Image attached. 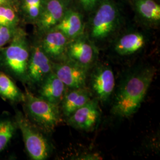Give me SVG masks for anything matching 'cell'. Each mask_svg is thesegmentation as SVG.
<instances>
[{"label": "cell", "instance_id": "cell-1", "mask_svg": "<svg viewBox=\"0 0 160 160\" xmlns=\"http://www.w3.org/2000/svg\"><path fill=\"white\" fill-rule=\"evenodd\" d=\"M155 72L152 67H143L127 75L116 90L111 113L122 118L136 113L154 80Z\"/></svg>", "mask_w": 160, "mask_h": 160}, {"label": "cell", "instance_id": "cell-2", "mask_svg": "<svg viewBox=\"0 0 160 160\" xmlns=\"http://www.w3.org/2000/svg\"><path fill=\"white\" fill-rule=\"evenodd\" d=\"M30 53L26 34L23 29L18 28L11 42L0 49V70L15 81L27 84Z\"/></svg>", "mask_w": 160, "mask_h": 160}, {"label": "cell", "instance_id": "cell-3", "mask_svg": "<svg viewBox=\"0 0 160 160\" xmlns=\"http://www.w3.org/2000/svg\"><path fill=\"white\" fill-rule=\"evenodd\" d=\"M23 101L24 114L36 126L46 133H51L62 122L59 105L38 97L25 88Z\"/></svg>", "mask_w": 160, "mask_h": 160}, {"label": "cell", "instance_id": "cell-4", "mask_svg": "<svg viewBox=\"0 0 160 160\" xmlns=\"http://www.w3.org/2000/svg\"><path fill=\"white\" fill-rule=\"evenodd\" d=\"M14 118L22 137L26 150L31 160H45L51 156L53 147L45 132L33 123L20 110Z\"/></svg>", "mask_w": 160, "mask_h": 160}, {"label": "cell", "instance_id": "cell-5", "mask_svg": "<svg viewBox=\"0 0 160 160\" xmlns=\"http://www.w3.org/2000/svg\"><path fill=\"white\" fill-rule=\"evenodd\" d=\"M98 4L90 27V35L94 41L108 39L115 32L119 23L118 9L112 1L103 0Z\"/></svg>", "mask_w": 160, "mask_h": 160}, {"label": "cell", "instance_id": "cell-6", "mask_svg": "<svg viewBox=\"0 0 160 160\" xmlns=\"http://www.w3.org/2000/svg\"><path fill=\"white\" fill-rule=\"evenodd\" d=\"M52 72L53 61L43 51L40 44L31 46L27 69V84L38 87Z\"/></svg>", "mask_w": 160, "mask_h": 160}, {"label": "cell", "instance_id": "cell-7", "mask_svg": "<svg viewBox=\"0 0 160 160\" xmlns=\"http://www.w3.org/2000/svg\"><path fill=\"white\" fill-rule=\"evenodd\" d=\"M100 118L99 102L96 98H93L68 117L67 123L75 129L92 131L98 125Z\"/></svg>", "mask_w": 160, "mask_h": 160}, {"label": "cell", "instance_id": "cell-8", "mask_svg": "<svg viewBox=\"0 0 160 160\" xmlns=\"http://www.w3.org/2000/svg\"><path fill=\"white\" fill-rule=\"evenodd\" d=\"M92 94L102 103H106L112 96L115 87V78L110 67L102 65L94 69L91 75Z\"/></svg>", "mask_w": 160, "mask_h": 160}, {"label": "cell", "instance_id": "cell-9", "mask_svg": "<svg viewBox=\"0 0 160 160\" xmlns=\"http://www.w3.org/2000/svg\"><path fill=\"white\" fill-rule=\"evenodd\" d=\"M65 55L69 61L87 69L92 67L97 58L95 47L90 40L82 35L69 40Z\"/></svg>", "mask_w": 160, "mask_h": 160}, {"label": "cell", "instance_id": "cell-10", "mask_svg": "<svg viewBox=\"0 0 160 160\" xmlns=\"http://www.w3.org/2000/svg\"><path fill=\"white\" fill-rule=\"evenodd\" d=\"M88 69L74 62H53V72L68 89L86 87Z\"/></svg>", "mask_w": 160, "mask_h": 160}, {"label": "cell", "instance_id": "cell-11", "mask_svg": "<svg viewBox=\"0 0 160 160\" xmlns=\"http://www.w3.org/2000/svg\"><path fill=\"white\" fill-rule=\"evenodd\" d=\"M65 0H45L39 18L36 23L38 30L44 34L53 29L67 11Z\"/></svg>", "mask_w": 160, "mask_h": 160}, {"label": "cell", "instance_id": "cell-12", "mask_svg": "<svg viewBox=\"0 0 160 160\" xmlns=\"http://www.w3.org/2000/svg\"><path fill=\"white\" fill-rule=\"evenodd\" d=\"M40 41L41 48L53 62H59L66 53L68 39L57 30L52 29L44 33Z\"/></svg>", "mask_w": 160, "mask_h": 160}, {"label": "cell", "instance_id": "cell-13", "mask_svg": "<svg viewBox=\"0 0 160 160\" xmlns=\"http://www.w3.org/2000/svg\"><path fill=\"white\" fill-rule=\"evenodd\" d=\"M67 88L57 75L52 72L38 86L37 96L50 103L59 105Z\"/></svg>", "mask_w": 160, "mask_h": 160}, {"label": "cell", "instance_id": "cell-14", "mask_svg": "<svg viewBox=\"0 0 160 160\" xmlns=\"http://www.w3.org/2000/svg\"><path fill=\"white\" fill-rule=\"evenodd\" d=\"M69 90L64 95L60 108L62 113L67 118L92 98L91 90L86 87Z\"/></svg>", "mask_w": 160, "mask_h": 160}, {"label": "cell", "instance_id": "cell-15", "mask_svg": "<svg viewBox=\"0 0 160 160\" xmlns=\"http://www.w3.org/2000/svg\"><path fill=\"white\" fill-rule=\"evenodd\" d=\"M52 29L60 31L69 40L73 39L83 33L82 18L79 12L67 10L62 18Z\"/></svg>", "mask_w": 160, "mask_h": 160}, {"label": "cell", "instance_id": "cell-16", "mask_svg": "<svg viewBox=\"0 0 160 160\" xmlns=\"http://www.w3.org/2000/svg\"><path fill=\"white\" fill-rule=\"evenodd\" d=\"M146 43L143 34L138 32H132L123 35L116 41L114 51L121 56L134 54L143 48Z\"/></svg>", "mask_w": 160, "mask_h": 160}, {"label": "cell", "instance_id": "cell-17", "mask_svg": "<svg viewBox=\"0 0 160 160\" xmlns=\"http://www.w3.org/2000/svg\"><path fill=\"white\" fill-rule=\"evenodd\" d=\"M24 92L17 86L15 80L0 70V97L12 104L22 103L24 100Z\"/></svg>", "mask_w": 160, "mask_h": 160}, {"label": "cell", "instance_id": "cell-18", "mask_svg": "<svg viewBox=\"0 0 160 160\" xmlns=\"http://www.w3.org/2000/svg\"><path fill=\"white\" fill-rule=\"evenodd\" d=\"M18 129L14 117L6 113L0 117V153L8 147Z\"/></svg>", "mask_w": 160, "mask_h": 160}, {"label": "cell", "instance_id": "cell-19", "mask_svg": "<svg viewBox=\"0 0 160 160\" xmlns=\"http://www.w3.org/2000/svg\"><path fill=\"white\" fill-rule=\"evenodd\" d=\"M135 7L139 16L146 21L158 23L160 20V6L154 0H135Z\"/></svg>", "mask_w": 160, "mask_h": 160}, {"label": "cell", "instance_id": "cell-20", "mask_svg": "<svg viewBox=\"0 0 160 160\" xmlns=\"http://www.w3.org/2000/svg\"><path fill=\"white\" fill-rule=\"evenodd\" d=\"M45 0H22L21 8L24 17L29 23L36 24Z\"/></svg>", "mask_w": 160, "mask_h": 160}, {"label": "cell", "instance_id": "cell-21", "mask_svg": "<svg viewBox=\"0 0 160 160\" xmlns=\"http://www.w3.org/2000/svg\"><path fill=\"white\" fill-rule=\"evenodd\" d=\"M19 18L12 6H0V26L18 28Z\"/></svg>", "mask_w": 160, "mask_h": 160}, {"label": "cell", "instance_id": "cell-22", "mask_svg": "<svg viewBox=\"0 0 160 160\" xmlns=\"http://www.w3.org/2000/svg\"><path fill=\"white\" fill-rule=\"evenodd\" d=\"M18 28L0 26V49L8 44L17 31Z\"/></svg>", "mask_w": 160, "mask_h": 160}, {"label": "cell", "instance_id": "cell-23", "mask_svg": "<svg viewBox=\"0 0 160 160\" xmlns=\"http://www.w3.org/2000/svg\"><path fill=\"white\" fill-rule=\"evenodd\" d=\"M82 8L87 12L93 10L100 2V0H79Z\"/></svg>", "mask_w": 160, "mask_h": 160}, {"label": "cell", "instance_id": "cell-24", "mask_svg": "<svg viewBox=\"0 0 160 160\" xmlns=\"http://www.w3.org/2000/svg\"><path fill=\"white\" fill-rule=\"evenodd\" d=\"M75 159L78 160H102L103 158L101 155L97 153H91L81 155Z\"/></svg>", "mask_w": 160, "mask_h": 160}, {"label": "cell", "instance_id": "cell-25", "mask_svg": "<svg viewBox=\"0 0 160 160\" xmlns=\"http://www.w3.org/2000/svg\"><path fill=\"white\" fill-rule=\"evenodd\" d=\"M12 0H0V6H12Z\"/></svg>", "mask_w": 160, "mask_h": 160}, {"label": "cell", "instance_id": "cell-26", "mask_svg": "<svg viewBox=\"0 0 160 160\" xmlns=\"http://www.w3.org/2000/svg\"><path fill=\"white\" fill-rule=\"evenodd\" d=\"M65 1H66V0H65Z\"/></svg>", "mask_w": 160, "mask_h": 160}]
</instances>
